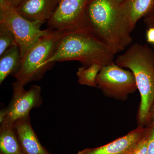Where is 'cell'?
<instances>
[{
    "label": "cell",
    "mask_w": 154,
    "mask_h": 154,
    "mask_svg": "<svg viewBox=\"0 0 154 154\" xmlns=\"http://www.w3.org/2000/svg\"><path fill=\"white\" fill-rule=\"evenodd\" d=\"M116 0H91L86 10L85 27L114 54L132 43L130 29Z\"/></svg>",
    "instance_id": "cell-1"
},
{
    "label": "cell",
    "mask_w": 154,
    "mask_h": 154,
    "mask_svg": "<svg viewBox=\"0 0 154 154\" xmlns=\"http://www.w3.org/2000/svg\"><path fill=\"white\" fill-rule=\"evenodd\" d=\"M115 54L86 28L64 31L47 64L56 62L76 60L83 66L94 63L102 66L114 62Z\"/></svg>",
    "instance_id": "cell-2"
},
{
    "label": "cell",
    "mask_w": 154,
    "mask_h": 154,
    "mask_svg": "<svg viewBox=\"0 0 154 154\" xmlns=\"http://www.w3.org/2000/svg\"><path fill=\"white\" fill-rule=\"evenodd\" d=\"M115 63L128 68L134 76L141 101L138 112L139 126L148 123L154 102V51L148 45L135 43L115 60Z\"/></svg>",
    "instance_id": "cell-3"
},
{
    "label": "cell",
    "mask_w": 154,
    "mask_h": 154,
    "mask_svg": "<svg viewBox=\"0 0 154 154\" xmlns=\"http://www.w3.org/2000/svg\"><path fill=\"white\" fill-rule=\"evenodd\" d=\"M63 32L51 30L22 58L21 68L14 75L17 82L25 86L32 81L40 80L52 67L46 63L52 55Z\"/></svg>",
    "instance_id": "cell-4"
},
{
    "label": "cell",
    "mask_w": 154,
    "mask_h": 154,
    "mask_svg": "<svg viewBox=\"0 0 154 154\" xmlns=\"http://www.w3.org/2000/svg\"><path fill=\"white\" fill-rule=\"evenodd\" d=\"M45 22L31 21L25 19L11 7L0 13V23L6 26L14 34L23 57L39 41L47 35L51 29L42 30L41 26Z\"/></svg>",
    "instance_id": "cell-5"
},
{
    "label": "cell",
    "mask_w": 154,
    "mask_h": 154,
    "mask_svg": "<svg viewBox=\"0 0 154 154\" xmlns=\"http://www.w3.org/2000/svg\"><path fill=\"white\" fill-rule=\"evenodd\" d=\"M97 87L105 96L125 101L137 90L133 74L116 65L114 62L103 66L96 78Z\"/></svg>",
    "instance_id": "cell-6"
},
{
    "label": "cell",
    "mask_w": 154,
    "mask_h": 154,
    "mask_svg": "<svg viewBox=\"0 0 154 154\" xmlns=\"http://www.w3.org/2000/svg\"><path fill=\"white\" fill-rule=\"evenodd\" d=\"M13 94L9 105L0 112V123L13 124L18 119L30 115L33 108L40 107L43 99L40 86L33 85L28 90L17 81L12 84Z\"/></svg>",
    "instance_id": "cell-7"
},
{
    "label": "cell",
    "mask_w": 154,
    "mask_h": 154,
    "mask_svg": "<svg viewBox=\"0 0 154 154\" xmlns=\"http://www.w3.org/2000/svg\"><path fill=\"white\" fill-rule=\"evenodd\" d=\"M91 0H61L57 8L47 22L49 29L67 31L85 28L87 7Z\"/></svg>",
    "instance_id": "cell-8"
},
{
    "label": "cell",
    "mask_w": 154,
    "mask_h": 154,
    "mask_svg": "<svg viewBox=\"0 0 154 154\" xmlns=\"http://www.w3.org/2000/svg\"><path fill=\"white\" fill-rule=\"evenodd\" d=\"M149 127L139 126L127 134L105 145L87 148L77 154H130L141 140L146 134Z\"/></svg>",
    "instance_id": "cell-9"
},
{
    "label": "cell",
    "mask_w": 154,
    "mask_h": 154,
    "mask_svg": "<svg viewBox=\"0 0 154 154\" xmlns=\"http://www.w3.org/2000/svg\"><path fill=\"white\" fill-rule=\"evenodd\" d=\"M61 0H22L15 8L25 19L48 22L52 17Z\"/></svg>",
    "instance_id": "cell-10"
},
{
    "label": "cell",
    "mask_w": 154,
    "mask_h": 154,
    "mask_svg": "<svg viewBox=\"0 0 154 154\" xmlns=\"http://www.w3.org/2000/svg\"><path fill=\"white\" fill-rule=\"evenodd\" d=\"M13 124L23 153L52 154L38 140L31 125L30 115L18 119Z\"/></svg>",
    "instance_id": "cell-11"
},
{
    "label": "cell",
    "mask_w": 154,
    "mask_h": 154,
    "mask_svg": "<svg viewBox=\"0 0 154 154\" xmlns=\"http://www.w3.org/2000/svg\"><path fill=\"white\" fill-rule=\"evenodd\" d=\"M119 8L132 32L140 19L154 12V0H123Z\"/></svg>",
    "instance_id": "cell-12"
},
{
    "label": "cell",
    "mask_w": 154,
    "mask_h": 154,
    "mask_svg": "<svg viewBox=\"0 0 154 154\" xmlns=\"http://www.w3.org/2000/svg\"><path fill=\"white\" fill-rule=\"evenodd\" d=\"M22 57L20 47L17 43L6 51L0 56V84L11 75H15L19 71Z\"/></svg>",
    "instance_id": "cell-13"
},
{
    "label": "cell",
    "mask_w": 154,
    "mask_h": 154,
    "mask_svg": "<svg viewBox=\"0 0 154 154\" xmlns=\"http://www.w3.org/2000/svg\"><path fill=\"white\" fill-rule=\"evenodd\" d=\"M13 124L0 126V154H23Z\"/></svg>",
    "instance_id": "cell-14"
},
{
    "label": "cell",
    "mask_w": 154,
    "mask_h": 154,
    "mask_svg": "<svg viewBox=\"0 0 154 154\" xmlns=\"http://www.w3.org/2000/svg\"><path fill=\"white\" fill-rule=\"evenodd\" d=\"M102 67L99 64L94 63L88 67L79 68L76 73L78 83L82 85L97 87L96 78Z\"/></svg>",
    "instance_id": "cell-15"
},
{
    "label": "cell",
    "mask_w": 154,
    "mask_h": 154,
    "mask_svg": "<svg viewBox=\"0 0 154 154\" xmlns=\"http://www.w3.org/2000/svg\"><path fill=\"white\" fill-rule=\"evenodd\" d=\"M16 43L17 41L12 31L0 23V56Z\"/></svg>",
    "instance_id": "cell-16"
},
{
    "label": "cell",
    "mask_w": 154,
    "mask_h": 154,
    "mask_svg": "<svg viewBox=\"0 0 154 154\" xmlns=\"http://www.w3.org/2000/svg\"><path fill=\"white\" fill-rule=\"evenodd\" d=\"M149 130L146 134L137 144L134 149L130 154H148V147Z\"/></svg>",
    "instance_id": "cell-17"
},
{
    "label": "cell",
    "mask_w": 154,
    "mask_h": 154,
    "mask_svg": "<svg viewBox=\"0 0 154 154\" xmlns=\"http://www.w3.org/2000/svg\"><path fill=\"white\" fill-rule=\"evenodd\" d=\"M149 128L148 154H154V123L150 124Z\"/></svg>",
    "instance_id": "cell-18"
},
{
    "label": "cell",
    "mask_w": 154,
    "mask_h": 154,
    "mask_svg": "<svg viewBox=\"0 0 154 154\" xmlns=\"http://www.w3.org/2000/svg\"><path fill=\"white\" fill-rule=\"evenodd\" d=\"M143 22L147 28L154 27V11L143 18Z\"/></svg>",
    "instance_id": "cell-19"
},
{
    "label": "cell",
    "mask_w": 154,
    "mask_h": 154,
    "mask_svg": "<svg viewBox=\"0 0 154 154\" xmlns=\"http://www.w3.org/2000/svg\"><path fill=\"white\" fill-rule=\"evenodd\" d=\"M146 37L148 42L154 45V27L148 28L146 32Z\"/></svg>",
    "instance_id": "cell-20"
},
{
    "label": "cell",
    "mask_w": 154,
    "mask_h": 154,
    "mask_svg": "<svg viewBox=\"0 0 154 154\" xmlns=\"http://www.w3.org/2000/svg\"><path fill=\"white\" fill-rule=\"evenodd\" d=\"M11 7L10 0H0V13L7 11Z\"/></svg>",
    "instance_id": "cell-21"
},
{
    "label": "cell",
    "mask_w": 154,
    "mask_h": 154,
    "mask_svg": "<svg viewBox=\"0 0 154 154\" xmlns=\"http://www.w3.org/2000/svg\"><path fill=\"white\" fill-rule=\"evenodd\" d=\"M150 123V124L154 123V102L150 109L149 112L148 121L147 123Z\"/></svg>",
    "instance_id": "cell-22"
},
{
    "label": "cell",
    "mask_w": 154,
    "mask_h": 154,
    "mask_svg": "<svg viewBox=\"0 0 154 154\" xmlns=\"http://www.w3.org/2000/svg\"><path fill=\"white\" fill-rule=\"evenodd\" d=\"M22 0H10L11 7L15 8Z\"/></svg>",
    "instance_id": "cell-23"
},
{
    "label": "cell",
    "mask_w": 154,
    "mask_h": 154,
    "mask_svg": "<svg viewBox=\"0 0 154 154\" xmlns=\"http://www.w3.org/2000/svg\"><path fill=\"white\" fill-rule=\"evenodd\" d=\"M116 1L117 2H118L119 3V4H120L122 3V1H123V0H116Z\"/></svg>",
    "instance_id": "cell-24"
},
{
    "label": "cell",
    "mask_w": 154,
    "mask_h": 154,
    "mask_svg": "<svg viewBox=\"0 0 154 154\" xmlns=\"http://www.w3.org/2000/svg\"><path fill=\"white\" fill-rule=\"evenodd\" d=\"M23 154H25L23 153Z\"/></svg>",
    "instance_id": "cell-25"
}]
</instances>
